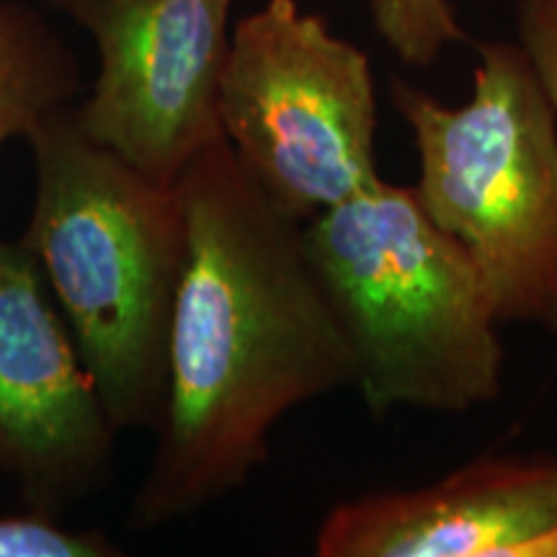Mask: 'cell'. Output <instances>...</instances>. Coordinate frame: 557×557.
<instances>
[{
	"label": "cell",
	"mask_w": 557,
	"mask_h": 557,
	"mask_svg": "<svg viewBox=\"0 0 557 557\" xmlns=\"http://www.w3.org/2000/svg\"><path fill=\"white\" fill-rule=\"evenodd\" d=\"M186 261L173 305L169 380L148 472L127 527L197 517L269 459L289 410L357 385V364L320 287L302 222L284 218L225 139L178 173Z\"/></svg>",
	"instance_id": "6da1fadb"
},
{
	"label": "cell",
	"mask_w": 557,
	"mask_h": 557,
	"mask_svg": "<svg viewBox=\"0 0 557 557\" xmlns=\"http://www.w3.org/2000/svg\"><path fill=\"white\" fill-rule=\"evenodd\" d=\"M37 191L21 243L45 271L109 421L156 431L186 261L176 189L94 143L73 107L29 135Z\"/></svg>",
	"instance_id": "7a4b0ae2"
},
{
	"label": "cell",
	"mask_w": 557,
	"mask_h": 557,
	"mask_svg": "<svg viewBox=\"0 0 557 557\" xmlns=\"http://www.w3.org/2000/svg\"><path fill=\"white\" fill-rule=\"evenodd\" d=\"M302 240L374 418L457 416L504 393L506 348L483 282L413 186L380 178L302 222Z\"/></svg>",
	"instance_id": "3957f363"
},
{
	"label": "cell",
	"mask_w": 557,
	"mask_h": 557,
	"mask_svg": "<svg viewBox=\"0 0 557 557\" xmlns=\"http://www.w3.org/2000/svg\"><path fill=\"white\" fill-rule=\"evenodd\" d=\"M475 54L462 107L389 78V103L418 152L413 191L468 253L500 329L557 338L555 109L519 41H475Z\"/></svg>",
	"instance_id": "277c9868"
},
{
	"label": "cell",
	"mask_w": 557,
	"mask_h": 557,
	"mask_svg": "<svg viewBox=\"0 0 557 557\" xmlns=\"http://www.w3.org/2000/svg\"><path fill=\"white\" fill-rule=\"evenodd\" d=\"M218 114L243 173L295 222L382 178L377 88L367 52L297 0H267L235 24Z\"/></svg>",
	"instance_id": "5b68a950"
},
{
	"label": "cell",
	"mask_w": 557,
	"mask_h": 557,
	"mask_svg": "<svg viewBox=\"0 0 557 557\" xmlns=\"http://www.w3.org/2000/svg\"><path fill=\"white\" fill-rule=\"evenodd\" d=\"M88 32L99 73L75 122L163 186L222 139L218 99L233 0H50Z\"/></svg>",
	"instance_id": "8992f818"
},
{
	"label": "cell",
	"mask_w": 557,
	"mask_h": 557,
	"mask_svg": "<svg viewBox=\"0 0 557 557\" xmlns=\"http://www.w3.org/2000/svg\"><path fill=\"white\" fill-rule=\"evenodd\" d=\"M116 436L39 261L0 238V472L62 519L111 483Z\"/></svg>",
	"instance_id": "52a82bcc"
},
{
	"label": "cell",
	"mask_w": 557,
	"mask_h": 557,
	"mask_svg": "<svg viewBox=\"0 0 557 557\" xmlns=\"http://www.w3.org/2000/svg\"><path fill=\"white\" fill-rule=\"evenodd\" d=\"M557 534V457H480L413 491L338 500L318 557H542Z\"/></svg>",
	"instance_id": "ba28073f"
},
{
	"label": "cell",
	"mask_w": 557,
	"mask_h": 557,
	"mask_svg": "<svg viewBox=\"0 0 557 557\" xmlns=\"http://www.w3.org/2000/svg\"><path fill=\"white\" fill-rule=\"evenodd\" d=\"M81 65L50 21L21 0H0V145L52 111L73 107Z\"/></svg>",
	"instance_id": "9c48e42d"
},
{
	"label": "cell",
	"mask_w": 557,
	"mask_h": 557,
	"mask_svg": "<svg viewBox=\"0 0 557 557\" xmlns=\"http://www.w3.org/2000/svg\"><path fill=\"white\" fill-rule=\"evenodd\" d=\"M372 26L403 65L429 67L459 41H470L449 0H369Z\"/></svg>",
	"instance_id": "30bf717a"
},
{
	"label": "cell",
	"mask_w": 557,
	"mask_h": 557,
	"mask_svg": "<svg viewBox=\"0 0 557 557\" xmlns=\"http://www.w3.org/2000/svg\"><path fill=\"white\" fill-rule=\"evenodd\" d=\"M122 549L99 529H70L41 511L0 517V557H116Z\"/></svg>",
	"instance_id": "8fae6325"
},
{
	"label": "cell",
	"mask_w": 557,
	"mask_h": 557,
	"mask_svg": "<svg viewBox=\"0 0 557 557\" xmlns=\"http://www.w3.org/2000/svg\"><path fill=\"white\" fill-rule=\"evenodd\" d=\"M517 41L557 116V0H517Z\"/></svg>",
	"instance_id": "7c38bea8"
}]
</instances>
